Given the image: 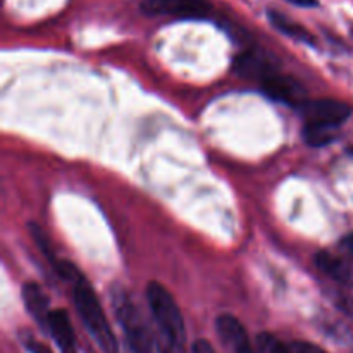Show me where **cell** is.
<instances>
[{
    "label": "cell",
    "instance_id": "cell-6",
    "mask_svg": "<svg viewBox=\"0 0 353 353\" xmlns=\"http://www.w3.org/2000/svg\"><path fill=\"white\" fill-rule=\"evenodd\" d=\"M147 14H165L178 17H205L210 10L209 0H143Z\"/></svg>",
    "mask_w": 353,
    "mask_h": 353
},
{
    "label": "cell",
    "instance_id": "cell-12",
    "mask_svg": "<svg viewBox=\"0 0 353 353\" xmlns=\"http://www.w3.org/2000/svg\"><path fill=\"white\" fill-rule=\"evenodd\" d=\"M269 21H271V24L276 28V30H279L283 34L293 38V40L303 41V43H309V45L317 43L316 37H314L307 28H303L302 24L295 23V21L288 19V17L283 16L281 12L269 10Z\"/></svg>",
    "mask_w": 353,
    "mask_h": 353
},
{
    "label": "cell",
    "instance_id": "cell-4",
    "mask_svg": "<svg viewBox=\"0 0 353 353\" xmlns=\"http://www.w3.org/2000/svg\"><path fill=\"white\" fill-rule=\"evenodd\" d=\"M299 109L302 110L305 126L323 128V130L331 131L350 117V107L340 100H305Z\"/></svg>",
    "mask_w": 353,
    "mask_h": 353
},
{
    "label": "cell",
    "instance_id": "cell-14",
    "mask_svg": "<svg viewBox=\"0 0 353 353\" xmlns=\"http://www.w3.org/2000/svg\"><path fill=\"white\" fill-rule=\"evenodd\" d=\"M257 353H290V348L285 347L276 336L269 333H262L257 336Z\"/></svg>",
    "mask_w": 353,
    "mask_h": 353
},
{
    "label": "cell",
    "instance_id": "cell-1",
    "mask_svg": "<svg viewBox=\"0 0 353 353\" xmlns=\"http://www.w3.org/2000/svg\"><path fill=\"white\" fill-rule=\"evenodd\" d=\"M147 302L154 317L155 340L161 353H183L185 350V323L174 296L164 285L148 283Z\"/></svg>",
    "mask_w": 353,
    "mask_h": 353
},
{
    "label": "cell",
    "instance_id": "cell-3",
    "mask_svg": "<svg viewBox=\"0 0 353 353\" xmlns=\"http://www.w3.org/2000/svg\"><path fill=\"white\" fill-rule=\"evenodd\" d=\"M114 309H116L117 321L126 334L130 350L133 353H152L154 336L141 317L140 310L137 309L126 292H117L114 295Z\"/></svg>",
    "mask_w": 353,
    "mask_h": 353
},
{
    "label": "cell",
    "instance_id": "cell-13",
    "mask_svg": "<svg viewBox=\"0 0 353 353\" xmlns=\"http://www.w3.org/2000/svg\"><path fill=\"white\" fill-rule=\"evenodd\" d=\"M303 138H305V141L310 145V147H324V145L330 143L334 137L331 130L305 126L303 128Z\"/></svg>",
    "mask_w": 353,
    "mask_h": 353
},
{
    "label": "cell",
    "instance_id": "cell-16",
    "mask_svg": "<svg viewBox=\"0 0 353 353\" xmlns=\"http://www.w3.org/2000/svg\"><path fill=\"white\" fill-rule=\"evenodd\" d=\"M192 353H216V350L207 340H196L192 348Z\"/></svg>",
    "mask_w": 353,
    "mask_h": 353
},
{
    "label": "cell",
    "instance_id": "cell-8",
    "mask_svg": "<svg viewBox=\"0 0 353 353\" xmlns=\"http://www.w3.org/2000/svg\"><path fill=\"white\" fill-rule=\"evenodd\" d=\"M48 333L62 353H76V334L64 309L52 310L48 316Z\"/></svg>",
    "mask_w": 353,
    "mask_h": 353
},
{
    "label": "cell",
    "instance_id": "cell-2",
    "mask_svg": "<svg viewBox=\"0 0 353 353\" xmlns=\"http://www.w3.org/2000/svg\"><path fill=\"white\" fill-rule=\"evenodd\" d=\"M72 296H74L76 310L97 345L105 353H117L116 336L107 323L105 312H103L95 292L85 279V276L72 283Z\"/></svg>",
    "mask_w": 353,
    "mask_h": 353
},
{
    "label": "cell",
    "instance_id": "cell-10",
    "mask_svg": "<svg viewBox=\"0 0 353 353\" xmlns=\"http://www.w3.org/2000/svg\"><path fill=\"white\" fill-rule=\"evenodd\" d=\"M23 302L28 312L31 314L34 321L41 327L48 326V316L52 310H48V296L40 285L37 283H26L23 286Z\"/></svg>",
    "mask_w": 353,
    "mask_h": 353
},
{
    "label": "cell",
    "instance_id": "cell-7",
    "mask_svg": "<svg viewBox=\"0 0 353 353\" xmlns=\"http://www.w3.org/2000/svg\"><path fill=\"white\" fill-rule=\"evenodd\" d=\"M216 327L224 343L230 345L234 353H257V348L252 347L250 340H248L243 324L236 317L230 316V314L219 316L216 321Z\"/></svg>",
    "mask_w": 353,
    "mask_h": 353
},
{
    "label": "cell",
    "instance_id": "cell-19",
    "mask_svg": "<svg viewBox=\"0 0 353 353\" xmlns=\"http://www.w3.org/2000/svg\"><path fill=\"white\" fill-rule=\"evenodd\" d=\"M288 2L295 3L299 7H316L317 6V0H288Z\"/></svg>",
    "mask_w": 353,
    "mask_h": 353
},
{
    "label": "cell",
    "instance_id": "cell-11",
    "mask_svg": "<svg viewBox=\"0 0 353 353\" xmlns=\"http://www.w3.org/2000/svg\"><path fill=\"white\" fill-rule=\"evenodd\" d=\"M316 265L327 274L330 278L336 279L340 283H353V261L348 257H338L330 252H319L316 255Z\"/></svg>",
    "mask_w": 353,
    "mask_h": 353
},
{
    "label": "cell",
    "instance_id": "cell-15",
    "mask_svg": "<svg viewBox=\"0 0 353 353\" xmlns=\"http://www.w3.org/2000/svg\"><path fill=\"white\" fill-rule=\"evenodd\" d=\"M290 353H326L317 345L309 343V341H295L290 345Z\"/></svg>",
    "mask_w": 353,
    "mask_h": 353
},
{
    "label": "cell",
    "instance_id": "cell-5",
    "mask_svg": "<svg viewBox=\"0 0 353 353\" xmlns=\"http://www.w3.org/2000/svg\"><path fill=\"white\" fill-rule=\"evenodd\" d=\"M261 86L265 92V95L271 97L272 100H278V102L288 103V105L300 107L307 100L305 88L295 78L279 74L278 71L262 79Z\"/></svg>",
    "mask_w": 353,
    "mask_h": 353
},
{
    "label": "cell",
    "instance_id": "cell-9",
    "mask_svg": "<svg viewBox=\"0 0 353 353\" xmlns=\"http://www.w3.org/2000/svg\"><path fill=\"white\" fill-rule=\"evenodd\" d=\"M234 71L243 78H257L259 81H262L269 74L276 72V69L261 52H245L234 61Z\"/></svg>",
    "mask_w": 353,
    "mask_h": 353
},
{
    "label": "cell",
    "instance_id": "cell-17",
    "mask_svg": "<svg viewBox=\"0 0 353 353\" xmlns=\"http://www.w3.org/2000/svg\"><path fill=\"white\" fill-rule=\"evenodd\" d=\"M341 250L347 254L348 259H352L353 261V233L348 234V236L341 241Z\"/></svg>",
    "mask_w": 353,
    "mask_h": 353
},
{
    "label": "cell",
    "instance_id": "cell-18",
    "mask_svg": "<svg viewBox=\"0 0 353 353\" xmlns=\"http://www.w3.org/2000/svg\"><path fill=\"white\" fill-rule=\"evenodd\" d=\"M28 348H30L31 353H52L50 348L45 347V345H41V343H38V341H30Z\"/></svg>",
    "mask_w": 353,
    "mask_h": 353
}]
</instances>
